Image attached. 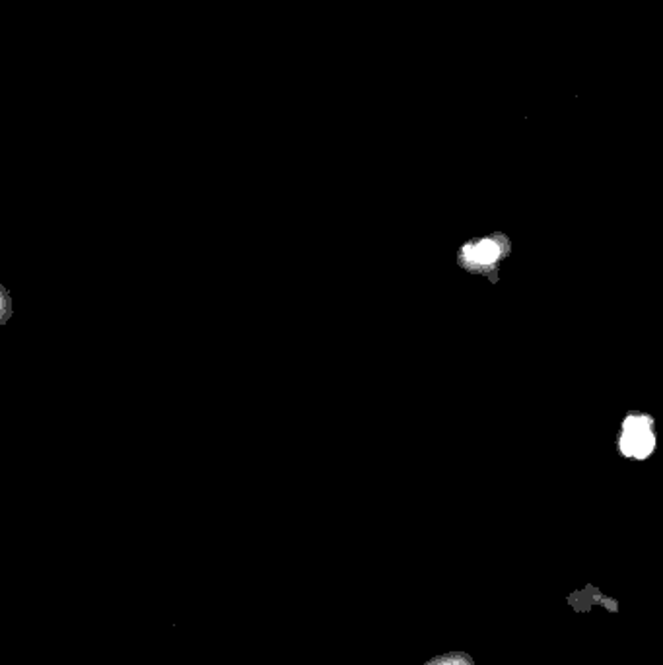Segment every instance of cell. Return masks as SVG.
Listing matches in <instances>:
<instances>
[{
	"label": "cell",
	"instance_id": "obj_1",
	"mask_svg": "<svg viewBox=\"0 0 663 665\" xmlns=\"http://www.w3.org/2000/svg\"><path fill=\"white\" fill-rule=\"evenodd\" d=\"M510 254H512V242H510L506 234H486L473 237L460 247L458 265L467 272H473V275H485L491 280H496L494 272Z\"/></svg>",
	"mask_w": 663,
	"mask_h": 665
},
{
	"label": "cell",
	"instance_id": "obj_2",
	"mask_svg": "<svg viewBox=\"0 0 663 665\" xmlns=\"http://www.w3.org/2000/svg\"><path fill=\"white\" fill-rule=\"evenodd\" d=\"M658 450L656 420L648 412H628L617 436V452L628 461H648Z\"/></svg>",
	"mask_w": 663,
	"mask_h": 665
},
{
	"label": "cell",
	"instance_id": "obj_3",
	"mask_svg": "<svg viewBox=\"0 0 663 665\" xmlns=\"http://www.w3.org/2000/svg\"><path fill=\"white\" fill-rule=\"evenodd\" d=\"M10 315V300H8V294L0 288V325H3Z\"/></svg>",
	"mask_w": 663,
	"mask_h": 665
}]
</instances>
